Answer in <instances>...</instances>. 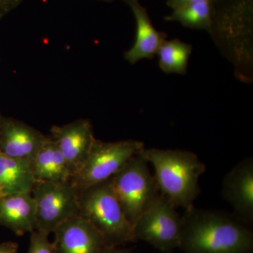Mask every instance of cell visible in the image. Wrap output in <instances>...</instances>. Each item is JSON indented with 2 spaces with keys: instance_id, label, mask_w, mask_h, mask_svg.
<instances>
[{
  "instance_id": "cell-1",
  "label": "cell",
  "mask_w": 253,
  "mask_h": 253,
  "mask_svg": "<svg viewBox=\"0 0 253 253\" xmlns=\"http://www.w3.org/2000/svg\"><path fill=\"white\" fill-rule=\"evenodd\" d=\"M179 248L185 253H251L253 235L236 216L193 207L181 217Z\"/></svg>"
},
{
  "instance_id": "cell-2",
  "label": "cell",
  "mask_w": 253,
  "mask_h": 253,
  "mask_svg": "<svg viewBox=\"0 0 253 253\" xmlns=\"http://www.w3.org/2000/svg\"><path fill=\"white\" fill-rule=\"evenodd\" d=\"M140 154L155 169V179L161 194L176 208L185 211L194 206L201 192L199 179L206 166L191 151L143 149Z\"/></svg>"
},
{
  "instance_id": "cell-3",
  "label": "cell",
  "mask_w": 253,
  "mask_h": 253,
  "mask_svg": "<svg viewBox=\"0 0 253 253\" xmlns=\"http://www.w3.org/2000/svg\"><path fill=\"white\" fill-rule=\"evenodd\" d=\"M80 216L97 229L108 247L134 242L133 228L113 191L111 178L86 189H78Z\"/></svg>"
},
{
  "instance_id": "cell-4",
  "label": "cell",
  "mask_w": 253,
  "mask_h": 253,
  "mask_svg": "<svg viewBox=\"0 0 253 253\" xmlns=\"http://www.w3.org/2000/svg\"><path fill=\"white\" fill-rule=\"evenodd\" d=\"M148 163L139 153L111 178L115 194L132 228L145 210L161 194Z\"/></svg>"
},
{
  "instance_id": "cell-5",
  "label": "cell",
  "mask_w": 253,
  "mask_h": 253,
  "mask_svg": "<svg viewBox=\"0 0 253 253\" xmlns=\"http://www.w3.org/2000/svg\"><path fill=\"white\" fill-rule=\"evenodd\" d=\"M144 148L140 141L105 142L96 139L83 167L70 181L80 190L108 180Z\"/></svg>"
},
{
  "instance_id": "cell-6",
  "label": "cell",
  "mask_w": 253,
  "mask_h": 253,
  "mask_svg": "<svg viewBox=\"0 0 253 253\" xmlns=\"http://www.w3.org/2000/svg\"><path fill=\"white\" fill-rule=\"evenodd\" d=\"M36 204V229L46 234L80 215L79 192L71 181H36L32 190Z\"/></svg>"
},
{
  "instance_id": "cell-7",
  "label": "cell",
  "mask_w": 253,
  "mask_h": 253,
  "mask_svg": "<svg viewBox=\"0 0 253 253\" xmlns=\"http://www.w3.org/2000/svg\"><path fill=\"white\" fill-rule=\"evenodd\" d=\"M176 208L161 193L133 226L136 241H144L167 253L179 248L181 217L176 212Z\"/></svg>"
},
{
  "instance_id": "cell-8",
  "label": "cell",
  "mask_w": 253,
  "mask_h": 253,
  "mask_svg": "<svg viewBox=\"0 0 253 253\" xmlns=\"http://www.w3.org/2000/svg\"><path fill=\"white\" fill-rule=\"evenodd\" d=\"M51 132L72 177L83 167L96 140L92 126L87 120L80 119L65 126H54Z\"/></svg>"
},
{
  "instance_id": "cell-9",
  "label": "cell",
  "mask_w": 253,
  "mask_h": 253,
  "mask_svg": "<svg viewBox=\"0 0 253 253\" xmlns=\"http://www.w3.org/2000/svg\"><path fill=\"white\" fill-rule=\"evenodd\" d=\"M53 233L54 253H101L107 247L97 229L80 215L64 221Z\"/></svg>"
},
{
  "instance_id": "cell-10",
  "label": "cell",
  "mask_w": 253,
  "mask_h": 253,
  "mask_svg": "<svg viewBox=\"0 0 253 253\" xmlns=\"http://www.w3.org/2000/svg\"><path fill=\"white\" fill-rule=\"evenodd\" d=\"M222 196L234 208L236 217L245 223L253 221V160L246 158L226 174Z\"/></svg>"
},
{
  "instance_id": "cell-11",
  "label": "cell",
  "mask_w": 253,
  "mask_h": 253,
  "mask_svg": "<svg viewBox=\"0 0 253 253\" xmlns=\"http://www.w3.org/2000/svg\"><path fill=\"white\" fill-rule=\"evenodd\" d=\"M45 137L21 121L0 119V152L9 157L32 163Z\"/></svg>"
},
{
  "instance_id": "cell-12",
  "label": "cell",
  "mask_w": 253,
  "mask_h": 253,
  "mask_svg": "<svg viewBox=\"0 0 253 253\" xmlns=\"http://www.w3.org/2000/svg\"><path fill=\"white\" fill-rule=\"evenodd\" d=\"M123 1L130 8L136 23L135 41L130 49L125 52V59L133 65L141 59H154L159 48L167 40V34L154 27L147 10L139 0Z\"/></svg>"
},
{
  "instance_id": "cell-13",
  "label": "cell",
  "mask_w": 253,
  "mask_h": 253,
  "mask_svg": "<svg viewBox=\"0 0 253 253\" xmlns=\"http://www.w3.org/2000/svg\"><path fill=\"white\" fill-rule=\"evenodd\" d=\"M212 36L217 33L250 34L253 0H215L213 4Z\"/></svg>"
},
{
  "instance_id": "cell-14",
  "label": "cell",
  "mask_w": 253,
  "mask_h": 253,
  "mask_svg": "<svg viewBox=\"0 0 253 253\" xmlns=\"http://www.w3.org/2000/svg\"><path fill=\"white\" fill-rule=\"evenodd\" d=\"M0 225L16 235L36 229V204L31 194L4 195L0 197Z\"/></svg>"
},
{
  "instance_id": "cell-15",
  "label": "cell",
  "mask_w": 253,
  "mask_h": 253,
  "mask_svg": "<svg viewBox=\"0 0 253 253\" xmlns=\"http://www.w3.org/2000/svg\"><path fill=\"white\" fill-rule=\"evenodd\" d=\"M36 181H67L71 175L66 161L51 137H45L32 161Z\"/></svg>"
},
{
  "instance_id": "cell-16",
  "label": "cell",
  "mask_w": 253,
  "mask_h": 253,
  "mask_svg": "<svg viewBox=\"0 0 253 253\" xmlns=\"http://www.w3.org/2000/svg\"><path fill=\"white\" fill-rule=\"evenodd\" d=\"M36 182L32 163L0 152V191L3 194H31Z\"/></svg>"
},
{
  "instance_id": "cell-17",
  "label": "cell",
  "mask_w": 253,
  "mask_h": 253,
  "mask_svg": "<svg viewBox=\"0 0 253 253\" xmlns=\"http://www.w3.org/2000/svg\"><path fill=\"white\" fill-rule=\"evenodd\" d=\"M192 49L191 44L178 38L166 40L156 54L160 69L167 74L186 75Z\"/></svg>"
},
{
  "instance_id": "cell-18",
  "label": "cell",
  "mask_w": 253,
  "mask_h": 253,
  "mask_svg": "<svg viewBox=\"0 0 253 253\" xmlns=\"http://www.w3.org/2000/svg\"><path fill=\"white\" fill-rule=\"evenodd\" d=\"M169 22L180 23L184 27L202 30L212 34L213 11L212 4L207 2L186 5L173 9L164 18Z\"/></svg>"
},
{
  "instance_id": "cell-19",
  "label": "cell",
  "mask_w": 253,
  "mask_h": 253,
  "mask_svg": "<svg viewBox=\"0 0 253 253\" xmlns=\"http://www.w3.org/2000/svg\"><path fill=\"white\" fill-rule=\"evenodd\" d=\"M31 234V241L28 253H54L52 243L50 242L48 239L49 234L37 229Z\"/></svg>"
},
{
  "instance_id": "cell-20",
  "label": "cell",
  "mask_w": 253,
  "mask_h": 253,
  "mask_svg": "<svg viewBox=\"0 0 253 253\" xmlns=\"http://www.w3.org/2000/svg\"><path fill=\"white\" fill-rule=\"evenodd\" d=\"M24 0H0V20L16 9Z\"/></svg>"
},
{
  "instance_id": "cell-21",
  "label": "cell",
  "mask_w": 253,
  "mask_h": 253,
  "mask_svg": "<svg viewBox=\"0 0 253 253\" xmlns=\"http://www.w3.org/2000/svg\"><path fill=\"white\" fill-rule=\"evenodd\" d=\"M214 1L215 0H168L166 1V4L168 7L173 10L181 7V6L196 4V3L207 2L212 5Z\"/></svg>"
},
{
  "instance_id": "cell-22",
  "label": "cell",
  "mask_w": 253,
  "mask_h": 253,
  "mask_svg": "<svg viewBox=\"0 0 253 253\" xmlns=\"http://www.w3.org/2000/svg\"><path fill=\"white\" fill-rule=\"evenodd\" d=\"M18 244L14 241L0 244V253H18Z\"/></svg>"
},
{
  "instance_id": "cell-23",
  "label": "cell",
  "mask_w": 253,
  "mask_h": 253,
  "mask_svg": "<svg viewBox=\"0 0 253 253\" xmlns=\"http://www.w3.org/2000/svg\"><path fill=\"white\" fill-rule=\"evenodd\" d=\"M101 253H127L126 250L120 249L119 247H106Z\"/></svg>"
},
{
  "instance_id": "cell-24",
  "label": "cell",
  "mask_w": 253,
  "mask_h": 253,
  "mask_svg": "<svg viewBox=\"0 0 253 253\" xmlns=\"http://www.w3.org/2000/svg\"><path fill=\"white\" fill-rule=\"evenodd\" d=\"M99 1H114V0H99Z\"/></svg>"
},
{
  "instance_id": "cell-25",
  "label": "cell",
  "mask_w": 253,
  "mask_h": 253,
  "mask_svg": "<svg viewBox=\"0 0 253 253\" xmlns=\"http://www.w3.org/2000/svg\"><path fill=\"white\" fill-rule=\"evenodd\" d=\"M4 196V195L2 193H1V191H0V197H1V196Z\"/></svg>"
},
{
  "instance_id": "cell-26",
  "label": "cell",
  "mask_w": 253,
  "mask_h": 253,
  "mask_svg": "<svg viewBox=\"0 0 253 253\" xmlns=\"http://www.w3.org/2000/svg\"><path fill=\"white\" fill-rule=\"evenodd\" d=\"M0 119H1V116H0Z\"/></svg>"
}]
</instances>
